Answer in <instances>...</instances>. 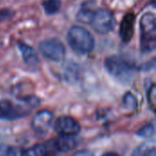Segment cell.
Wrapping results in <instances>:
<instances>
[{
  "instance_id": "9c48e42d",
  "label": "cell",
  "mask_w": 156,
  "mask_h": 156,
  "mask_svg": "<svg viewBox=\"0 0 156 156\" xmlns=\"http://www.w3.org/2000/svg\"><path fill=\"white\" fill-rule=\"evenodd\" d=\"M58 152L55 140H51L47 144H36L28 148L21 156H53Z\"/></svg>"
},
{
  "instance_id": "7c38bea8",
  "label": "cell",
  "mask_w": 156,
  "mask_h": 156,
  "mask_svg": "<svg viewBox=\"0 0 156 156\" xmlns=\"http://www.w3.org/2000/svg\"><path fill=\"white\" fill-rule=\"evenodd\" d=\"M55 144L58 152H68L76 147L77 141L75 136L59 135V137L55 140Z\"/></svg>"
},
{
  "instance_id": "30bf717a",
  "label": "cell",
  "mask_w": 156,
  "mask_h": 156,
  "mask_svg": "<svg viewBox=\"0 0 156 156\" xmlns=\"http://www.w3.org/2000/svg\"><path fill=\"white\" fill-rule=\"evenodd\" d=\"M134 22H135V16L132 13L126 14L122 20L120 35L123 42L128 43L133 36L134 31Z\"/></svg>"
},
{
  "instance_id": "5b68a950",
  "label": "cell",
  "mask_w": 156,
  "mask_h": 156,
  "mask_svg": "<svg viewBox=\"0 0 156 156\" xmlns=\"http://www.w3.org/2000/svg\"><path fill=\"white\" fill-rule=\"evenodd\" d=\"M90 24L96 32L100 34H107L113 29L115 20L111 11L100 8L94 11Z\"/></svg>"
},
{
  "instance_id": "5bb4252c",
  "label": "cell",
  "mask_w": 156,
  "mask_h": 156,
  "mask_svg": "<svg viewBox=\"0 0 156 156\" xmlns=\"http://www.w3.org/2000/svg\"><path fill=\"white\" fill-rule=\"evenodd\" d=\"M95 10L96 9L93 7L92 3L91 2H87L82 5V7L79 11L78 16H77V19L79 21L82 22V23L90 24V19H91Z\"/></svg>"
},
{
  "instance_id": "52a82bcc",
  "label": "cell",
  "mask_w": 156,
  "mask_h": 156,
  "mask_svg": "<svg viewBox=\"0 0 156 156\" xmlns=\"http://www.w3.org/2000/svg\"><path fill=\"white\" fill-rule=\"evenodd\" d=\"M55 130L59 135L76 136L80 132V126L74 118L61 116L55 122Z\"/></svg>"
},
{
  "instance_id": "6da1fadb",
  "label": "cell",
  "mask_w": 156,
  "mask_h": 156,
  "mask_svg": "<svg viewBox=\"0 0 156 156\" xmlns=\"http://www.w3.org/2000/svg\"><path fill=\"white\" fill-rule=\"evenodd\" d=\"M38 104L35 98H26L15 104L8 100H0V120H16L22 118L31 112Z\"/></svg>"
},
{
  "instance_id": "4fadbf2b",
  "label": "cell",
  "mask_w": 156,
  "mask_h": 156,
  "mask_svg": "<svg viewBox=\"0 0 156 156\" xmlns=\"http://www.w3.org/2000/svg\"><path fill=\"white\" fill-rule=\"evenodd\" d=\"M132 156H156L154 141L152 140L140 144L134 149Z\"/></svg>"
},
{
  "instance_id": "7a4b0ae2",
  "label": "cell",
  "mask_w": 156,
  "mask_h": 156,
  "mask_svg": "<svg viewBox=\"0 0 156 156\" xmlns=\"http://www.w3.org/2000/svg\"><path fill=\"white\" fill-rule=\"evenodd\" d=\"M67 39L70 48L76 53L81 55L90 53L95 45L91 34L80 26H74L69 30Z\"/></svg>"
},
{
  "instance_id": "9a60e30c",
  "label": "cell",
  "mask_w": 156,
  "mask_h": 156,
  "mask_svg": "<svg viewBox=\"0 0 156 156\" xmlns=\"http://www.w3.org/2000/svg\"><path fill=\"white\" fill-rule=\"evenodd\" d=\"M59 6H60L59 0H46L44 2L45 11L49 15L56 13L59 9Z\"/></svg>"
},
{
  "instance_id": "3957f363",
  "label": "cell",
  "mask_w": 156,
  "mask_h": 156,
  "mask_svg": "<svg viewBox=\"0 0 156 156\" xmlns=\"http://www.w3.org/2000/svg\"><path fill=\"white\" fill-rule=\"evenodd\" d=\"M140 47L144 53L152 52L156 47V19L153 13H146L140 22Z\"/></svg>"
},
{
  "instance_id": "ffe728a7",
  "label": "cell",
  "mask_w": 156,
  "mask_h": 156,
  "mask_svg": "<svg viewBox=\"0 0 156 156\" xmlns=\"http://www.w3.org/2000/svg\"><path fill=\"white\" fill-rule=\"evenodd\" d=\"M74 156H93V154L89 151H81V152H78L77 154H75Z\"/></svg>"
},
{
  "instance_id": "44dd1931",
  "label": "cell",
  "mask_w": 156,
  "mask_h": 156,
  "mask_svg": "<svg viewBox=\"0 0 156 156\" xmlns=\"http://www.w3.org/2000/svg\"><path fill=\"white\" fill-rule=\"evenodd\" d=\"M102 156H120L118 154L114 153V152H108L106 154H104Z\"/></svg>"
},
{
  "instance_id": "d6986e66",
  "label": "cell",
  "mask_w": 156,
  "mask_h": 156,
  "mask_svg": "<svg viewBox=\"0 0 156 156\" xmlns=\"http://www.w3.org/2000/svg\"><path fill=\"white\" fill-rule=\"evenodd\" d=\"M17 151L15 147L6 144H0V156H16Z\"/></svg>"
},
{
  "instance_id": "2e32d148",
  "label": "cell",
  "mask_w": 156,
  "mask_h": 156,
  "mask_svg": "<svg viewBox=\"0 0 156 156\" xmlns=\"http://www.w3.org/2000/svg\"><path fill=\"white\" fill-rule=\"evenodd\" d=\"M154 134V126L153 124H147L144 126L139 132H137V135L141 137L150 138L153 137Z\"/></svg>"
},
{
  "instance_id": "8fae6325",
  "label": "cell",
  "mask_w": 156,
  "mask_h": 156,
  "mask_svg": "<svg viewBox=\"0 0 156 156\" xmlns=\"http://www.w3.org/2000/svg\"><path fill=\"white\" fill-rule=\"evenodd\" d=\"M18 48L20 50V53H21V56L23 58L24 62L27 66L34 68V67H37L39 64L37 55L31 47H29L26 43L19 42L18 43Z\"/></svg>"
},
{
  "instance_id": "e0dca14e",
  "label": "cell",
  "mask_w": 156,
  "mask_h": 156,
  "mask_svg": "<svg viewBox=\"0 0 156 156\" xmlns=\"http://www.w3.org/2000/svg\"><path fill=\"white\" fill-rule=\"evenodd\" d=\"M123 104L127 109H134L137 106V100L132 93L128 92L123 97Z\"/></svg>"
},
{
  "instance_id": "277c9868",
  "label": "cell",
  "mask_w": 156,
  "mask_h": 156,
  "mask_svg": "<svg viewBox=\"0 0 156 156\" xmlns=\"http://www.w3.org/2000/svg\"><path fill=\"white\" fill-rule=\"evenodd\" d=\"M104 65L106 70L118 80L126 83L131 80L133 67L122 58L119 56H111L106 58Z\"/></svg>"
},
{
  "instance_id": "ac0fdd59",
  "label": "cell",
  "mask_w": 156,
  "mask_h": 156,
  "mask_svg": "<svg viewBox=\"0 0 156 156\" xmlns=\"http://www.w3.org/2000/svg\"><path fill=\"white\" fill-rule=\"evenodd\" d=\"M148 102L152 110L154 112L156 105V88L154 83H152L148 90Z\"/></svg>"
},
{
  "instance_id": "8992f818",
  "label": "cell",
  "mask_w": 156,
  "mask_h": 156,
  "mask_svg": "<svg viewBox=\"0 0 156 156\" xmlns=\"http://www.w3.org/2000/svg\"><path fill=\"white\" fill-rule=\"evenodd\" d=\"M40 53L52 61H61L66 55V48L62 42L56 38H48L39 44Z\"/></svg>"
},
{
  "instance_id": "ba28073f",
  "label": "cell",
  "mask_w": 156,
  "mask_h": 156,
  "mask_svg": "<svg viewBox=\"0 0 156 156\" xmlns=\"http://www.w3.org/2000/svg\"><path fill=\"white\" fill-rule=\"evenodd\" d=\"M53 122H54L53 113L48 110H43L35 114L31 125L32 128L37 133L44 134L49 131Z\"/></svg>"
}]
</instances>
